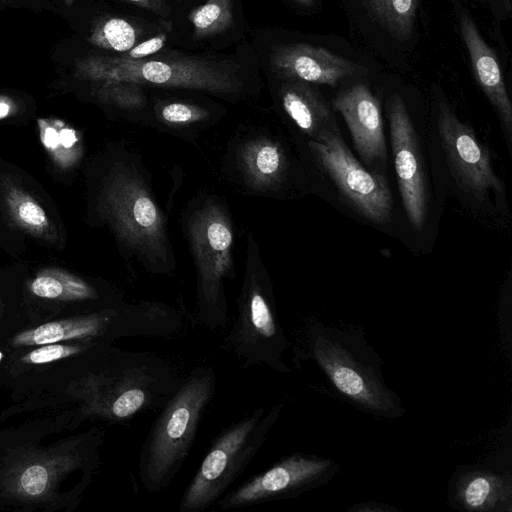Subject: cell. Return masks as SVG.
Returning <instances> with one entry per match:
<instances>
[{
  "label": "cell",
  "mask_w": 512,
  "mask_h": 512,
  "mask_svg": "<svg viewBox=\"0 0 512 512\" xmlns=\"http://www.w3.org/2000/svg\"><path fill=\"white\" fill-rule=\"evenodd\" d=\"M88 206L90 220L106 225L129 257L153 274H173L166 217L136 155L116 147L99 157L90 170Z\"/></svg>",
  "instance_id": "cell-1"
},
{
  "label": "cell",
  "mask_w": 512,
  "mask_h": 512,
  "mask_svg": "<svg viewBox=\"0 0 512 512\" xmlns=\"http://www.w3.org/2000/svg\"><path fill=\"white\" fill-rule=\"evenodd\" d=\"M96 359L72 384L71 394L83 416L127 425L147 412H158L180 386L179 368L162 356L96 346Z\"/></svg>",
  "instance_id": "cell-2"
},
{
  "label": "cell",
  "mask_w": 512,
  "mask_h": 512,
  "mask_svg": "<svg viewBox=\"0 0 512 512\" xmlns=\"http://www.w3.org/2000/svg\"><path fill=\"white\" fill-rule=\"evenodd\" d=\"M215 393L213 367L197 366L157 412L138 460L139 481L146 492L165 490L178 474Z\"/></svg>",
  "instance_id": "cell-3"
},
{
  "label": "cell",
  "mask_w": 512,
  "mask_h": 512,
  "mask_svg": "<svg viewBox=\"0 0 512 512\" xmlns=\"http://www.w3.org/2000/svg\"><path fill=\"white\" fill-rule=\"evenodd\" d=\"M294 353V362L312 359L334 390L359 409L389 418L403 414L398 396L384 382L377 355L359 335L312 324Z\"/></svg>",
  "instance_id": "cell-4"
},
{
  "label": "cell",
  "mask_w": 512,
  "mask_h": 512,
  "mask_svg": "<svg viewBox=\"0 0 512 512\" xmlns=\"http://www.w3.org/2000/svg\"><path fill=\"white\" fill-rule=\"evenodd\" d=\"M289 347L280 325L271 281L252 235L247 237L246 264L237 298V316L222 348L243 369L264 365L278 373H289L283 361Z\"/></svg>",
  "instance_id": "cell-5"
},
{
  "label": "cell",
  "mask_w": 512,
  "mask_h": 512,
  "mask_svg": "<svg viewBox=\"0 0 512 512\" xmlns=\"http://www.w3.org/2000/svg\"><path fill=\"white\" fill-rule=\"evenodd\" d=\"M184 227L196 270V320L216 331L227 323L225 280L234 277L231 218L219 199L208 197L187 213Z\"/></svg>",
  "instance_id": "cell-6"
},
{
  "label": "cell",
  "mask_w": 512,
  "mask_h": 512,
  "mask_svg": "<svg viewBox=\"0 0 512 512\" xmlns=\"http://www.w3.org/2000/svg\"><path fill=\"white\" fill-rule=\"evenodd\" d=\"M282 402L257 407L214 439L179 501L180 512H201L215 504L244 472L283 411Z\"/></svg>",
  "instance_id": "cell-7"
},
{
  "label": "cell",
  "mask_w": 512,
  "mask_h": 512,
  "mask_svg": "<svg viewBox=\"0 0 512 512\" xmlns=\"http://www.w3.org/2000/svg\"><path fill=\"white\" fill-rule=\"evenodd\" d=\"M102 441V432L93 430L68 447L26 450L0 471V495L26 504L48 503L68 474L80 468L94 471Z\"/></svg>",
  "instance_id": "cell-8"
},
{
  "label": "cell",
  "mask_w": 512,
  "mask_h": 512,
  "mask_svg": "<svg viewBox=\"0 0 512 512\" xmlns=\"http://www.w3.org/2000/svg\"><path fill=\"white\" fill-rule=\"evenodd\" d=\"M82 66L84 76L98 82L126 81L222 95L243 89V82L234 72L203 59L90 58Z\"/></svg>",
  "instance_id": "cell-9"
},
{
  "label": "cell",
  "mask_w": 512,
  "mask_h": 512,
  "mask_svg": "<svg viewBox=\"0 0 512 512\" xmlns=\"http://www.w3.org/2000/svg\"><path fill=\"white\" fill-rule=\"evenodd\" d=\"M308 147L320 168L360 215L376 224L390 219L393 198L386 179L366 170L353 156L335 122L311 139Z\"/></svg>",
  "instance_id": "cell-10"
},
{
  "label": "cell",
  "mask_w": 512,
  "mask_h": 512,
  "mask_svg": "<svg viewBox=\"0 0 512 512\" xmlns=\"http://www.w3.org/2000/svg\"><path fill=\"white\" fill-rule=\"evenodd\" d=\"M337 471L329 458L292 453L227 491L215 504L219 510H230L298 497L323 486Z\"/></svg>",
  "instance_id": "cell-11"
},
{
  "label": "cell",
  "mask_w": 512,
  "mask_h": 512,
  "mask_svg": "<svg viewBox=\"0 0 512 512\" xmlns=\"http://www.w3.org/2000/svg\"><path fill=\"white\" fill-rule=\"evenodd\" d=\"M0 218L18 234L61 251L66 232L47 194L24 171L0 161Z\"/></svg>",
  "instance_id": "cell-12"
},
{
  "label": "cell",
  "mask_w": 512,
  "mask_h": 512,
  "mask_svg": "<svg viewBox=\"0 0 512 512\" xmlns=\"http://www.w3.org/2000/svg\"><path fill=\"white\" fill-rule=\"evenodd\" d=\"M438 131L451 173L464 191L479 200L490 190L503 192L489 151L445 102L439 104Z\"/></svg>",
  "instance_id": "cell-13"
},
{
  "label": "cell",
  "mask_w": 512,
  "mask_h": 512,
  "mask_svg": "<svg viewBox=\"0 0 512 512\" xmlns=\"http://www.w3.org/2000/svg\"><path fill=\"white\" fill-rule=\"evenodd\" d=\"M388 119L394 166L403 207L411 225L422 230L427 218V184L419 140L403 99L393 94Z\"/></svg>",
  "instance_id": "cell-14"
},
{
  "label": "cell",
  "mask_w": 512,
  "mask_h": 512,
  "mask_svg": "<svg viewBox=\"0 0 512 512\" xmlns=\"http://www.w3.org/2000/svg\"><path fill=\"white\" fill-rule=\"evenodd\" d=\"M332 107L343 117L354 148L367 165L385 163L384 123L378 99L368 86L357 83L339 93Z\"/></svg>",
  "instance_id": "cell-15"
},
{
  "label": "cell",
  "mask_w": 512,
  "mask_h": 512,
  "mask_svg": "<svg viewBox=\"0 0 512 512\" xmlns=\"http://www.w3.org/2000/svg\"><path fill=\"white\" fill-rule=\"evenodd\" d=\"M231 156L238 180L261 194L280 188L288 174L289 160L284 147L264 133H249L238 140Z\"/></svg>",
  "instance_id": "cell-16"
},
{
  "label": "cell",
  "mask_w": 512,
  "mask_h": 512,
  "mask_svg": "<svg viewBox=\"0 0 512 512\" xmlns=\"http://www.w3.org/2000/svg\"><path fill=\"white\" fill-rule=\"evenodd\" d=\"M271 67L286 80L336 86L362 67L323 47L296 43L276 47Z\"/></svg>",
  "instance_id": "cell-17"
},
{
  "label": "cell",
  "mask_w": 512,
  "mask_h": 512,
  "mask_svg": "<svg viewBox=\"0 0 512 512\" xmlns=\"http://www.w3.org/2000/svg\"><path fill=\"white\" fill-rule=\"evenodd\" d=\"M459 30L468 51L474 76L494 108L510 149L512 138V104L496 54L481 36L471 17L462 12Z\"/></svg>",
  "instance_id": "cell-18"
},
{
  "label": "cell",
  "mask_w": 512,
  "mask_h": 512,
  "mask_svg": "<svg viewBox=\"0 0 512 512\" xmlns=\"http://www.w3.org/2000/svg\"><path fill=\"white\" fill-rule=\"evenodd\" d=\"M511 480L485 470L462 473L455 483L456 507L467 511H510Z\"/></svg>",
  "instance_id": "cell-19"
},
{
  "label": "cell",
  "mask_w": 512,
  "mask_h": 512,
  "mask_svg": "<svg viewBox=\"0 0 512 512\" xmlns=\"http://www.w3.org/2000/svg\"><path fill=\"white\" fill-rule=\"evenodd\" d=\"M279 97L285 114L311 139L335 122L329 105L310 83L285 79Z\"/></svg>",
  "instance_id": "cell-20"
},
{
  "label": "cell",
  "mask_w": 512,
  "mask_h": 512,
  "mask_svg": "<svg viewBox=\"0 0 512 512\" xmlns=\"http://www.w3.org/2000/svg\"><path fill=\"white\" fill-rule=\"evenodd\" d=\"M37 127L53 169L60 174L73 172L83 158L84 147L80 132L54 117L37 119Z\"/></svg>",
  "instance_id": "cell-21"
},
{
  "label": "cell",
  "mask_w": 512,
  "mask_h": 512,
  "mask_svg": "<svg viewBox=\"0 0 512 512\" xmlns=\"http://www.w3.org/2000/svg\"><path fill=\"white\" fill-rule=\"evenodd\" d=\"M28 290L37 298L63 302L96 301L102 297L93 284L59 267L40 269L28 282Z\"/></svg>",
  "instance_id": "cell-22"
},
{
  "label": "cell",
  "mask_w": 512,
  "mask_h": 512,
  "mask_svg": "<svg viewBox=\"0 0 512 512\" xmlns=\"http://www.w3.org/2000/svg\"><path fill=\"white\" fill-rule=\"evenodd\" d=\"M376 21L397 40L411 37L417 18L418 0H363Z\"/></svg>",
  "instance_id": "cell-23"
},
{
  "label": "cell",
  "mask_w": 512,
  "mask_h": 512,
  "mask_svg": "<svg viewBox=\"0 0 512 512\" xmlns=\"http://www.w3.org/2000/svg\"><path fill=\"white\" fill-rule=\"evenodd\" d=\"M196 38L222 33L233 21L232 0H206L188 15Z\"/></svg>",
  "instance_id": "cell-24"
},
{
  "label": "cell",
  "mask_w": 512,
  "mask_h": 512,
  "mask_svg": "<svg viewBox=\"0 0 512 512\" xmlns=\"http://www.w3.org/2000/svg\"><path fill=\"white\" fill-rule=\"evenodd\" d=\"M136 39L137 31L131 23L121 18L111 17L96 24L88 41L100 48L127 52L134 47Z\"/></svg>",
  "instance_id": "cell-25"
},
{
  "label": "cell",
  "mask_w": 512,
  "mask_h": 512,
  "mask_svg": "<svg viewBox=\"0 0 512 512\" xmlns=\"http://www.w3.org/2000/svg\"><path fill=\"white\" fill-rule=\"evenodd\" d=\"M96 96L104 103L120 109L138 110L145 105L141 85L126 81H101Z\"/></svg>",
  "instance_id": "cell-26"
},
{
  "label": "cell",
  "mask_w": 512,
  "mask_h": 512,
  "mask_svg": "<svg viewBox=\"0 0 512 512\" xmlns=\"http://www.w3.org/2000/svg\"><path fill=\"white\" fill-rule=\"evenodd\" d=\"M96 345L100 344L86 340H82L80 343L72 344L63 342L43 344L40 345V347L27 352L19 359V362L28 365H41L51 363L60 359L88 352Z\"/></svg>",
  "instance_id": "cell-27"
},
{
  "label": "cell",
  "mask_w": 512,
  "mask_h": 512,
  "mask_svg": "<svg viewBox=\"0 0 512 512\" xmlns=\"http://www.w3.org/2000/svg\"><path fill=\"white\" fill-rule=\"evenodd\" d=\"M159 120L175 129L203 123L210 118V112L200 106L184 102H168L157 110Z\"/></svg>",
  "instance_id": "cell-28"
},
{
  "label": "cell",
  "mask_w": 512,
  "mask_h": 512,
  "mask_svg": "<svg viewBox=\"0 0 512 512\" xmlns=\"http://www.w3.org/2000/svg\"><path fill=\"white\" fill-rule=\"evenodd\" d=\"M166 41V34L160 33L139 45L134 46L122 57L126 59H144L146 56H150L161 50Z\"/></svg>",
  "instance_id": "cell-29"
},
{
  "label": "cell",
  "mask_w": 512,
  "mask_h": 512,
  "mask_svg": "<svg viewBox=\"0 0 512 512\" xmlns=\"http://www.w3.org/2000/svg\"><path fill=\"white\" fill-rule=\"evenodd\" d=\"M21 112V105L15 98L0 94V123L15 119Z\"/></svg>",
  "instance_id": "cell-30"
},
{
  "label": "cell",
  "mask_w": 512,
  "mask_h": 512,
  "mask_svg": "<svg viewBox=\"0 0 512 512\" xmlns=\"http://www.w3.org/2000/svg\"><path fill=\"white\" fill-rule=\"evenodd\" d=\"M132 2L133 4L151 10L153 12H163L164 11V5L162 0H128Z\"/></svg>",
  "instance_id": "cell-31"
},
{
  "label": "cell",
  "mask_w": 512,
  "mask_h": 512,
  "mask_svg": "<svg viewBox=\"0 0 512 512\" xmlns=\"http://www.w3.org/2000/svg\"><path fill=\"white\" fill-rule=\"evenodd\" d=\"M293 1L296 2L297 4L305 6V7H311L315 2V0H293Z\"/></svg>",
  "instance_id": "cell-32"
},
{
  "label": "cell",
  "mask_w": 512,
  "mask_h": 512,
  "mask_svg": "<svg viewBox=\"0 0 512 512\" xmlns=\"http://www.w3.org/2000/svg\"><path fill=\"white\" fill-rule=\"evenodd\" d=\"M67 5H71L74 0H64Z\"/></svg>",
  "instance_id": "cell-33"
},
{
  "label": "cell",
  "mask_w": 512,
  "mask_h": 512,
  "mask_svg": "<svg viewBox=\"0 0 512 512\" xmlns=\"http://www.w3.org/2000/svg\"><path fill=\"white\" fill-rule=\"evenodd\" d=\"M505 4L508 5V7H510V4H509V0H502Z\"/></svg>",
  "instance_id": "cell-34"
},
{
  "label": "cell",
  "mask_w": 512,
  "mask_h": 512,
  "mask_svg": "<svg viewBox=\"0 0 512 512\" xmlns=\"http://www.w3.org/2000/svg\"><path fill=\"white\" fill-rule=\"evenodd\" d=\"M0 359H1V353H0Z\"/></svg>",
  "instance_id": "cell-35"
}]
</instances>
